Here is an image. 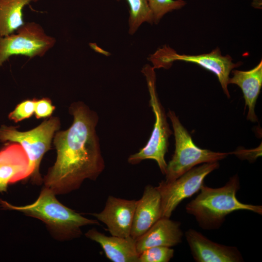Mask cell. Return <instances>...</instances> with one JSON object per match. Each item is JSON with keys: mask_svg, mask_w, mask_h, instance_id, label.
<instances>
[{"mask_svg": "<svg viewBox=\"0 0 262 262\" xmlns=\"http://www.w3.org/2000/svg\"><path fill=\"white\" fill-rule=\"evenodd\" d=\"M149 94V106L155 117V122L150 136L146 145L138 152L131 154L128 162L131 164H139L145 160H153L157 163L161 172L165 175L167 163L165 155L168 151V139L172 134L167 120V115L161 103L156 88L154 68L149 65L142 68Z\"/></svg>", "mask_w": 262, "mask_h": 262, "instance_id": "cell-4", "label": "cell"}, {"mask_svg": "<svg viewBox=\"0 0 262 262\" xmlns=\"http://www.w3.org/2000/svg\"><path fill=\"white\" fill-rule=\"evenodd\" d=\"M183 236L179 222L162 217L136 240V250L139 255L145 250L152 247H171L180 243Z\"/></svg>", "mask_w": 262, "mask_h": 262, "instance_id": "cell-14", "label": "cell"}, {"mask_svg": "<svg viewBox=\"0 0 262 262\" xmlns=\"http://www.w3.org/2000/svg\"><path fill=\"white\" fill-rule=\"evenodd\" d=\"M130 6L129 31L133 34L145 22L152 23L153 17L147 0H127Z\"/></svg>", "mask_w": 262, "mask_h": 262, "instance_id": "cell-18", "label": "cell"}, {"mask_svg": "<svg viewBox=\"0 0 262 262\" xmlns=\"http://www.w3.org/2000/svg\"><path fill=\"white\" fill-rule=\"evenodd\" d=\"M191 254L197 262H241L243 256L236 247L214 242L190 229L185 233Z\"/></svg>", "mask_w": 262, "mask_h": 262, "instance_id": "cell-11", "label": "cell"}, {"mask_svg": "<svg viewBox=\"0 0 262 262\" xmlns=\"http://www.w3.org/2000/svg\"><path fill=\"white\" fill-rule=\"evenodd\" d=\"M55 109V107L49 98L35 99L34 114L37 119L49 117Z\"/></svg>", "mask_w": 262, "mask_h": 262, "instance_id": "cell-22", "label": "cell"}, {"mask_svg": "<svg viewBox=\"0 0 262 262\" xmlns=\"http://www.w3.org/2000/svg\"><path fill=\"white\" fill-rule=\"evenodd\" d=\"M60 127V118L51 116L28 131H20L16 127L4 125L0 127V141L17 143L24 150L29 162V179L33 184L40 185L43 183L39 171L40 164L44 155L50 149L54 135Z\"/></svg>", "mask_w": 262, "mask_h": 262, "instance_id": "cell-5", "label": "cell"}, {"mask_svg": "<svg viewBox=\"0 0 262 262\" xmlns=\"http://www.w3.org/2000/svg\"><path fill=\"white\" fill-rule=\"evenodd\" d=\"M174 250L170 247L159 246L148 248L139 255L138 262H168Z\"/></svg>", "mask_w": 262, "mask_h": 262, "instance_id": "cell-20", "label": "cell"}, {"mask_svg": "<svg viewBox=\"0 0 262 262\" xmlns=\"http://www.w3.org/2000/svg\"><path fill=\"white\" fill-rule=\"evenodd\" d=\"M149 60L154 69H168L176 61L196 64L216 76L224 93L229 98L230 97L228 90L229 74L233 69L239 66L242 64L240 62L233 63L230 56L222 55L219 48H216L208 53L192 55L177 53L166 46L158 49L150 56Z\"/></svg>", "mask_w": 262, "mask_h": 262, "instance_id": "cell-7", "label": "cell"}, {"mask_svg": "<svg viewBox=\"0 0 262 262\" xmlns=\"http://www.w3.org/2000/svg\"><path fill=\"white\" fill-rule=\"evenodd\" d=\"M28 156L20 145L11 142L0 148V193L9 185L29 178Z\"/></svg>", "mask_w": 262, "mask_h": 262, "instance_id": "cell-12", "label": "cell"}, {"mask_svg": "<svg viewBox=\"0 0 262 262\" xmlns=\"http://www.w3.org/2000/svg\"><path fill=\"white\" fill-rule=\"evenodd\" d=\"M68 112L73 122L55 133L56 161L43 178L44 186L56 195L78 189L86 180H96L105 166L96 129L97 113L80 101L71 103Z\"/></svg>", "mask_w": 262, "mask_h": 262, "instance_id": "cell-1", "label": "cell"}, {"mask_svg": "<svg viewBox=\"0 0 262 262\" xmlns=\"http://www.w3.org/2000/svg\"><path fill=\"white\" fill-rule=\"evenodd\" d=\"M240 188L239 177L235 175L222 187L213 188L204 184L197 196L185 206L186 212L194 216L203 229L219 228L226 217L239 210H247L262 214V206L245 204L237 199L236 194Z\"/></svg>", "mask_w": 262, "mask_h": 262, "instance_id": "cell-3", "label": "cell"}, {"mask_svg": "<svg viewBox=\"0 0 262 262\" xmlns=\"http://www.w3.org/2000/svg\"><path fill=\"white\" fill-rule=\"evenodd\" d=\"M85 236L98 243L106 257L113 262H138L139 254L136 248V240L127 237L108 236L95 228L88 230Z\"/></svg>", "mask_w": 262, "mask_h": 262, "instance_id": "cell-15", "label": "cell"}, {"mask_svg": "<svg viewBox=\"0 0 262 262\" xmlns=\"http://www.w3.org/2000/svg\"><path fill=\"white\" fill-rule=\"evenodd\" d=\"M56 195L44 186L33 203L26 205H14L0 199V207L16 211L39 219L46 226L50 234L60 241H69L80 237L82 228L88 225H99L98 220L86 218L61 203Z\"/></svg>", "mask_w": 262, "mask_h": 262, "instance_id": "cell-2", "label": "cell"}, {"mask_svg": "<svg viewBox=\"0 0 262 262\" xmlns=\"http://www.w3.org/2000/svg\"><path fill=\"white\" fill-rule=\"evenodd\" d=\"M56 42L55 38L47 35L40 24L35 22L24 23L14 33L0 36V68L13 55L42 57Z\"/></svg>", "mask_w": 262, "mask_h": 262, "instance_id": "cell-8", "label": "cell"}, {"mask_svg": "<svg viewBox=\"0 0 262 262\" xmlns=\"http://www.w3.org/2000/svg\"><path fill=\"white\" fill-rule=\"evenodd\" d=\"M152 11L153 22H159L167 13L183 7L186 2L183 0H147Z\"/></svg>", "mask_w": 262, "mask_h": 262, "instance_id": "cell-19", "label": "cell"}, {"mask_svg": "<svg viewBox=\"0 0 262 262\" xmlns=\"http://www.w3.org/2000/svg\"><path fill=\"white\" fill-rule=\"evenodd\" d=\"M39 0H0V36L14 33L24 23L22 10Z\"/></svg>", "mask_w": 262, "mask_h": 262, "instance_id": "cell-17", "label": "cell"}, {"mask_svg": "<svg viewBox=\"0 0 262 262\" xmlns=\"http://www.w3.org/2000/svg\"><path fill=\"white\" fill-rule=\"evenodd\" d=\"M137 200L109 196L102 211L90 214L104 223L111 235L130 236Z\"/></svg>", "mask_w": 262, "mask_h": 262, "instance_id": "cell-10", "label": "cell"}, {"mask_svg": "<svg viewBox=\"0 0 262 262\" xmlns=\"http://www.w3.org/2000/svg\"><path fill=\"white\" fill-rule=\"evenodd\" d=\"M35 99H26L18 104L9 113L8 118L15 123L31 117L34 112Z\"/></svg>", "mask_w": 262, "mask_h": 262, "instance_id": "cell-21", "label": "cell"}, {"mask_svg": "<svg viewBox=\"0 0 262 262\" xmlns=\"http://www.w3.org/2000/svg\"><path fill=\"white\" fill-rule=\"evenodd\" d=\"M162 217L161 196L156 187L147 185L137 200L130 236L136 240Z\"/></svg>", "mask_w": 262, "mask_h": 262, "instance_id": "cell-13", "label": "cell"}, {"mask_svg": "<svg viewBox=\"0 0 262 262\" xmlns=\"http://www.w3.org/2000/svg\"><path fill=\"white\" fill-rule=\"evenodd\" d=\"M233 76L229 78V84L237 85L242 90L248 108L247 119L258 121L255 108L262 86V61L254 68L247 71L232 70Z\"/></svg>", "mask_w": 262, "mask_h": 262, "instance_id": "cell-16", "label": "cell"}, {"mask_svg": "<svg viewBox=\"0 0 262 262\" xmlns=\"http://www.w3.org/2000/svg\"><path fill=\"white\" fill-rule=\"evenodd\" d=\"M219 166L218 162L204 163L173 181L159 182L156 188L161 196L162 217L170 218L179 204L200 190L206 176Z\"/></svg>", "mask_w": 262, "mask_h": 262, "instance_id": "cell-9", "label": "cell"}, {"mask_svg": "<svg viewBox=\"0 0 262 262\" xmlns=\"http://www.w3.org/2000/svg\"><path fill=\"white\" fill-rule=\"evenodd\" d=\"M167 116L173 129L175 149L171 160L167 164L165 181L175 180L198 164L218 162L233 153L216 152L199 147L174 111L169 110Z\"/></svg>", "mask_w": 262, "mask_h": 262, "instance_id": "cell-6", "label": "cell"}]
</instances>
